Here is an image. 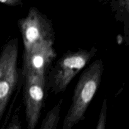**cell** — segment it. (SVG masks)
Listing matches in <instances>:
<instances>
[{"mask_svg":"<svg viewBox=\"0 0 129 129\" xmlns=\"http://www.w3.org/2000/svg\"><path fill=\"white\" fill-rule=\"evenodd\" d=\"M110 7L115 20L122 23L124 28V39L128 45L129 0H111Z\"/></svg>","mask_w":129,"mask_h":129,"instance_id":"cell-7","label":"cell"},{"mask_svg":"<svg viewBox=\"0 0 129 129\" xmlns=\"http://www.w3.org/2000/svg\"><path fill=\"white\" fill-rule=\"evenodd\" d=\"M18 26L23 43V52L42 47H54L55 37L52 22L37 8H30L26 16L18 21Z\"/></svg>","mask_w":129,"mask_h":129,"instance_id":"cell-4","label":"cell"},{"mask_svg":"<svg viewBox=\"0 0 129 129\" xmlns=\"http://www.w3.org/2000/svg\"><path fill=\"white\" fill-rule=\"evenodd\" d=\"M103 71V60L98 59L83 72L74 88L62 129H73L84 119L86 112L100 86Z\"/></svg>","mask_w":129,"mask_h":129,"instance_id":"cell-1","label":"cell"},{"mask_svg":"<svg viewBox=\"0 0 129 129\" xmlns=\"http://www.w3.org/2000/svg\"><path fill=\"white\" fill-rule=\"evenodd\" d=\"M56 56L54 47H42L28 52H23L21 73H31L39 76L46 77Z\"/></svg>","mask_w":129,"mask_h":129,"instance_id":"cell-6","label":"cell"},{"mask_svg":"<svg viewBox=\"0 0 129 129\" xmlns=\"http://www.w3.org/2000/svg\"><path fill=\"white\" fill-rule=\"evenodd\" d=\"M18 39L13 38L4 45L0 54V121L16 88L23 83L18 67Z\"/></svg>","mask_w":129,"mask_h":129,"instance_id":"cell-3","label":"cell"},{"mask_svg":"<svg viewBox=\"0 0 129 129\" xmlns=\"http://www.w3.org/2000/svg\"><path fill=\"white\" fill-rule=\"evenodd\" d=\"M7 129H20V122L18 115L14 116Z\"/></svg>","mask_w":129,"mask_h":129,"instance_id":"cell-11","label":"cell"},{"mask_svg":"<svg viewBox=\"0 0 129 129\" xmlns=\"http://www.w3.org/2000/svg\"><path fill=\"white\" fill-rule=\"evenodd\" d=\"M0 3L8 6H17L23 5V0H0Z\"/></svg>","mask_w":129,"mask_h":129,"instance_id":"cell-10","label":"cell"},{"mask_svg":"<svg viewBox=\"0 0 129 129\" xmlns=\"http://www.w3.org/2000/svg\"><path fill=\"white\" fill-rule=\"evenodd\" d=\"M97 50L93 46L90 49H78L63 54L47 74V90L55 94L65 91L76 76L95 56Z\"/></svg>","mask_w":129,"mask_h":129,"instance_id":"cell-2","label":"cell"},{"mask_svg":"<svg viewBox=\"0 0 129 129\" xmlns=\"http://www.w3.org/2000/svg\"><path fill=\"white\" fill-rule=\"evenodd\" d=\"M62 103L63 100L61 99L47 113L39 129H57Z\"/></svg>","mask_w":129,"mask_h":129,"instance_id":"cell-8","label":"cell"},{"mask_svg":"<svg viewBox=\"0 0 129 129\" xmlns=\"http://www.w3.org/2000/svg\"><path fill=\"white\" fill-rule=\"evenodd\" d=\"M23 103L28 129H35L46 99V77L31 73H22Z\"/></svg>","mask_w":129,"mask_h":129,"instance_id":"cell-5","label":"cell"},{"mask_svg":"<svg viewBox=\"0 0 129 129\" xmlns=\"http://www.w3.org/2000/svg\"><path fill=\"white\" fill-rule=\"evenodd\" d=\"M107 109H108L107 100V99H104L102 102V107H101L99 117H98L96 129H106Z\"/></svg>","mask_w":129,"mask_h":129,"instance_id":"cell-9","label":"cell"}]
</instances>
